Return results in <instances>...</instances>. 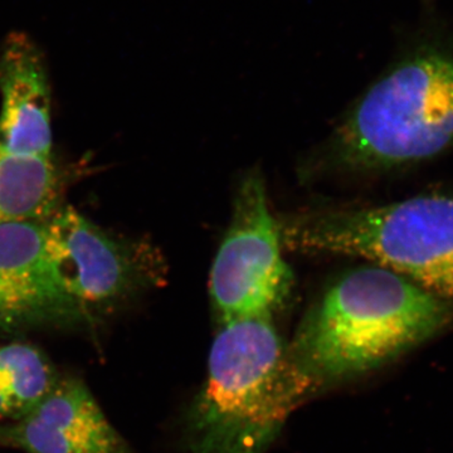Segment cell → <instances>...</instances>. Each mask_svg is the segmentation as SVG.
<instances>
[{"instance_id":"obj_1","label":"cell","mask_w":453,"mask_h":453,"mask_svg":"<svg viewBox=\"0 0 453 453\" xmlns=\"http://www.w3.org/2000/svg\"><path fill=\"white\" fill-rule=\"evenodd\" d=\"M451 315L449 301L366 265L327 285L301 320L288 356L318 390L388 365L436 335Z\"/></svg>"},{"instance_id":"obj_2","label":"cell","mask_w":453,"mask_h":453,"mask_svg":"<svg viewBox=\"0 0 453 453\" xmlns=\"http://www.w3.org/2000/svg\"><path fill=\"white\" fill-rule=\"evenodd\" d=\"M273 319L220 323L187 422L190 453H265L292 411L315 392Z\"/></svg>"},{"instance_id":"obj_3","label":"cell","mask_w":453,"mask_h":453,"mask_svg":"<svg viewBox=\"0 0 453 453\" xmlns=\"http://www.w3.org/2000/svg\"><path fill=\"white\" fill-rule=\"evenodd\" d=\"M453 148V46L422 40L375 80L325 146L327 165L381 172Z\"/></svg>"},{"instance_id":"obj_4","label":"cell","mask_w":453,"mask_h":453,"mask_svg":"<svg viewBox=\"0 0 453 453\" xmlns=\"http://www.w3.org/2000/svg\"><path fill=\"white\" fill-rule=\"evenodd\" d=\"M291 251L357 256L453 300V196L421 195L375 207L332 208L277 219Z\"/></svg>"},{"instance_id":"obj_5","label":"cell","mask_w":453,"mask_h":453,"mask_svg":"<svg viewBox=\"0 0 453 453\" xmlns=\"http://www.w3.org/2000/svg\"><path fill=\"white\" fill-rule=\"evenodd\" d=\"M46 231L57 273L82 320L166 281L168 265L157 246L107 232L71 205L46 220Z\"/></svg>"},{"instance_id":"obj_6","label":"cell","mask_w":453,"mask_h":453,"mask_svg":"<svg viewBox=\"0 0 453 453\" xmlns=\"http://www.w3.org/2000/svg\"><path fill=\"white\" fill-rule=\"evenodd\" d=\"M282 247L264 175L251 170L235 189L231 220L211 268V303L219 323L273 316L281 308L292 285Z\"/></svg>"},{"instance_id":"obj_7","label":"cell","mask_w":453,"mask_h":453,"mask_svg":"<svg viewBox=\"0 0 453 453\" xmlns=\"http://www.w3.org/2000/svg\"><path fill=\"white\" fill-rule=\"evenodd\" d=\"M81 320L50 256L46 222L0 226V334Z\"/></svg>"},{"instance_id":"obj_8","label":"cell","mask_w":453,"mask_h":453,"mask_svg":"<svg viewBox=\"0 0 453 453\" xmlns=\"http://www.w3.org/2000/svg\"><path fill=\"white\" fill-rule=\"evenodd\" d=\"M0 443L27 453H131L88 386L68 375L25 418L0 425Z\"/></svg>"},{"instance_id":"obj_9","label":"cell","mask_w":453,"mask_h":453,"mask_svg":"<svg viewBox=\"0 0 453 453\" xmlns=\"http://www.w3.org/2000/svg\"><path fill=\"white\" fill-rule=\"evenodd\" d=\"M0 150L50 159L49 70L40 47L26 33H11L0 46Z\"/></svg>"},{"instance_id":"obj_10","label":"cell","mask_w":453,"mask_h":453,"mask_svg":"<svg viewBox=\"0 0 453 453\" xmlns=\"http://www.w3.org/2000/svg\"><path fill=\"white\" fill-rule=\"evenodd\" d=\"M61 172L44 157L0 150V226L46 222L61 208Z\"/></svg>"},{"instance_id":"obj_11","label":"cell","mask_w":453,"mask_h":453,"mask_svg":"<svg viewBox=\"0 0 453 453\" xmlns=\"http://www.w3.org/2000/svg\"><path fill=\"white\" fill-rule=\"evenodd\" d=\"M61 375L50 357L35 345H0V425L28 416Z\"/></svg>"}]
</instances>
